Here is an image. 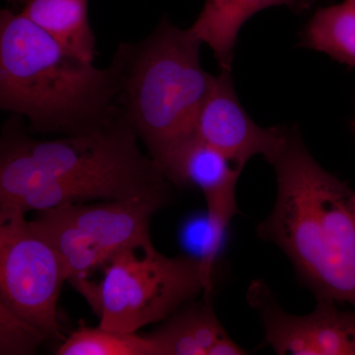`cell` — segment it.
Listing matches in <instances>:
<instances>
[{
	"label": "cell",
	"mask_w": 355,
	"mask_h": 355,
	"mask_svg": "<svg viewBox=\"0 0 355 355\" xmlns=\"http://www.w3.org/2000/svg\"><path fill=\"white\" fill-rule=\"evenodd\" d=\"M272 165L277 200L259 237L286 253L316 299L355 310L354 191L315 160L296 130Z\"/></svg>",
	"instance_id": "cell-1"
},
{
	"label": "cell",
	"mask_w": 355,
	"mask_h": 355,
	"mask_svg": "<svg viewBox=\"0 0 355 355\" xmlns=\"http://www.w3.org/2000/svg\"><path fill=\"white\" fill-rule=\"evenodd\" d=\"M114 65L99 69L64 48L22 13L0 15V106L36 132L83 135L114 118Z\"/></svg>",
	"instance_id": "cell-2"
},
{
	"label": "cell",
	"mask_w": 355,
	"mask_h": 355,
	"mask_svg": "<svg viewBox=\"0 0 355 355\" xmlns=\"http://www.w3.org/2000/svg\"><path fill=\"white\" fill-rule=\"evenodd\" d=\"M190 29L167 20L144 43L121 46L114 67L125 118L150 156L191 135L214 76L202 69Z\"/></svg>",
	"instance_id": "cell-3"
},
{
	"label": "cell",
	"mask_w": 355,
	"mask_h": 355,
	"mask_svg": "<svg viewBox=\"0 0 355 355\" xmlns=\"http://www.w3.org/2000/svg\"><path fill=\"white\" fill-rule=\"evenodd\" d=\"M98 270V280L69 282L97 315L99 326L109 330L137 333L205 293L200 259L159 253L150 236L123 248Z\"/></svg>",
	"instance_id": "cell-4"
},
{
	"label": "cell",
	"mask_w": 355,
	"mask_h": 355,
	"mask_svg": "<svg viewBox=\"0 0 355 355\" xmlns=\"http://www.w3.org/2000/svg\"><path fill=\"white\" fill-rule=\"evenodd\" d=\"M137 139L123 116L83 135L49 141L26 137V142L44 169L79 184L92 200L164 207L170 202L168 180L153 158L141 153Z\"/></svg>",
	"instance_id": "cell-5"
},
{
	"label": "cell",
	"mask_w": 355,
	"mask_h": 355,
	"mask_svg": "<svg viewBox=\"0 0 355 355\" xmlns=\"http://www.w3.org/2000/svg\"><path fill=\"white\" fill-rule=\"evenodd\" d=\"M69 266L19 207L0 209V304L64 342L57 304Z\"/></svg>",
	"instance_id": "cell-6"
},
{
	"label": "cell",
	"mask_w": 355,
	"mask_h": 355,
	"mask_svg": "<svg viewBox=\"0 0 355 355\" xmlns=\"http://www.w3.org/2000/svg\"><path fill=\"white\" fill-rule=\"evenodd\" d=\"M161 209L153 202L65 203L39 211L30 224L64 258L70 279L87 277L123 248L148 237L151 216Z\"/></svg>",
	"instance_id": "cell-7"
},
{
	"label": "cell",
	"mask_w": 355,
	"mask_h": 355,
	"mask_svg": "<svg viewBox=\"0 0 355 355\" xmlns=\"http://www.w3.org/2000/svg\"><path fill=\"white\" fill-rule=\"evenodd\" d=\"M260 315L265 342L279 355H355V312L317 299L316 309L304 316L282 309L265 282H254L247 295Z\"/></svg>",
	"instance_id": "cell-8"
},
{
	"label": "cell",
	"mask_w": 355,
	"mask_h": 355,
	"mask_svg": "<svg viewBox=\"0 0 355 355\" xmlns=\"http://www.w3.org/2000/svg\"><path fill=\"white\" fill-rule=\"evenodd\" d=\"M196 133L243 171L256 155L272 164L286 146L291 130L257 125L238 99L230 70L220 69L203 102Z\"/></svg>",
	"instance_id": "cell-9"
},
{
	"label": "cell",
	"mask_w": 355,
	"mask_h": 355,
	"mask_svg": "<svg viewBox=\"0 0 355 355\" xmlns=\"http://www.w3.org/2000/svg\"><path fill=\"white\" fill-rule=\"evenodd\" d=\"M168 182L200 189L205 197L237 187L241 170L196 135L150 156Z\"/></svg>",
	"instance_id": "cell-10"
},
{
	"label": "cell",
	"mask_w": 355,
	"mask_h": 355,
	"mask_svg": "<svg viewBox=\"0 0 355 355\" xmlns=\"http://www.w3.org/2000/svg\"><path fill=\"white\" fill-rule=\"evenodd\" d=\"M280 6H289L288 0H207L189 29L200 43L211 49L220 69L231 71L243 26L254 14Z\"/></svg>",
	"instance_id": "cell-11"
},
{
	"label": "cell",
	"mask_w": 355,
	"mask_h": 355,
	"mask_svg": "<svg viewBox=\"0 0 355 355\" xmlns=\"http://www.w3.org/2000/svg\"><path fill=\"white\" fill-rule=\"evenodd\" d=\"M23 15L70 53L93 62L96 40L88 19V0H24Z\"/></svg>",
	"instance_id": "cell-12"
},
{
	"label": "cell",
	"mask_w": 355,
	"mask_h": 355,
	"mask_svg": "<svg viewBox=\"0 0 355 355\" xmlns=\"http://www.w3.org/2000/svg\"><path fill=\"white\" fill-rule=\"evenodd\" d=\"M161 355H209L219 340L228 336L219 322L209 297L202 304L179 309L162 328L148 335Z\"/></svg>",
	"instance_id": "cell-13"
},
{
	"label": "cell",
	"mask_w": 355,
	"mask_h": 355,
	"mask_svg": "<svg viewBox=\"0 0 355 355\" xmlns=\"http://www.w3.org/2000/svg\"><path fill=\"white\" fill-rule=\"evenodd\" d=\"M301 44L355 69L354 4L343 0L317 10L306 25Z\"/></svg>",
	"instance_id": "cell-14"
},
{
	"label": "cell",
	"mask_w": 355,
	"mask_h": 355,
	"mask_svg": "<svg viewBox=\"0 0 355 355\" xmlns=\"http://www.w3.org/2000/svg\"><path fill=\"white\" fill-rule=\"evenodd\" d=\"M58 355H161L148 335L83 326L55 350Z\"/></svg>",
	"instance_id": "cell-15"
},
{
	"label": "cell",
	"mask_w": 355,
	"mask_h": 355,
	"mask_svg": "<svg viewBox=\"0 0 355 355\" xmlns=\"http://www.w3.org/2000/svg\"><path fill=\"white\" fill-rule=\"evenodd\" d=\"M205 198L207 205V227L200 263L205 282V296L209 297L212 291L214 263L220 251L226 228L231 219L238 214V207L236 188L212 193Z\"/></svg>",
	"instance_id": "cell-16"
},
{
	"label": "cell",
	"mask_w": 355,
	"mask_h": 355,
	"mask_svg": "<svg viewBox=\"0 0 355 355\" xmlns=\"http://www.w3.org/2000/svg\"><path fill=\"white\" fill-rule=\"evenodd\" d=\"M46 340L43 331L0 304V354H33Z\"/></svg>",
	"instance_id": "cell-17"
},
{
	"label": "cell",
	"mask_w": 355,
	"mask_h": 355,
	"mask_svg": "<svg viewBox=\"0 0 355 355\" xmlns=\"http://www.w3.org/2000/svg\"><path fill=\"white\" fill-rule=\"evenodd\" d=\"M249 354L248 350L243 349L230 336H226L210 349L209 355H245Z\"/></svg>",
	"instance_id": "cell-18"
},
{
	"label": "cell",
	"mask_w": 355,
	"mask_h": 355,
	"mask_svg": "<svg viewBox=\"0 0 355 355\" xmlns=\"http://www.w3.org/2000/svg\"><path fill=\"white\" fill-rule=\"evenodd\" d=\"M312 0H288L289 6L296 9H303L309 6Z\"/></svg>",
	"instance_id": "cell-19"
},
{
	"label": "cell",
	"mask_w": 355,
	"mask_h": 355,
	"mask_svg": "<svg viewBox=\"0 0 355 355\" xmlns=\"http://www.w3.org/2000/svg\"><path fill=\"white\" fill-rule=\"evenodd\" d=\"M354 198V207H355V193H354V198Z\"/></svg>",
	"instance_id": "cell-20"
},
{
	"label": "cell",
	"mask_w": 355,
	"mask_h": 355,
	"mask_svg": "<svg viewBox=\"0 0 355 355\" xmlns=\"http://www.w3.org/2000/svg\"><path fill=\"white\" fill-rule=\"evenodd\" d=\"M350 1H352V3H354V6H355V0H350Z\"/></svg>",
	"instance_id": "cell-21"
},
{
	"label": "cell",
	"mask_w": 355,
	"mask_h": 355,
	"mask_svg": "<svg viewBox=\"0 0 355 355\" xmlns=\"http://www.w3.org/2000/svg\"><path fill=\"white\" fill-rule=\"evenodd\" d=\"M354 130H355V119H354Z\"/></svg>",
	"instance_id": "cell-22"
},
{
	"label": "cell",
	"mask_w": 355,
	"mask_h": 355,
	"mask_svg": "<svg viewBox=\"0 0 355 355\" xmlns=\"http://www.w3.org/2000/svg\"><path fill=\"white\" fill-rule=\"evenodd\" d=\"M11 1H15V0H11Z\"/></svg>",
	"instance_id": "cell-23"
}]
</instances>
